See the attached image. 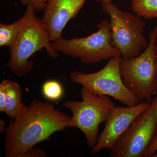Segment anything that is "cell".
Instances as JSON below:
<instances>
[{"mask_svg": "<svg viewBox=\"0 0 157 157\" xmlns=\"http://www.w3.org/2000/svg\"><path fill=\"white\" fill-rule=\"evenodd\" d=\"M71 117L52 104L36 100L24 104L9 123L5 142L6 157H21L29 149L70 128Z\"/></svg>", "mask_w": 157, "mask_h": 157, "instance_id": "obj_1", "label": "cell"}, {"mask_svg": "<svg viewBox=\"0 0 157 157\" xmlns=\"http://www.w3.org/2000/svg\"><path fill=\"white\" fill-rule=\"evenodd\" d=\"M28 13L26 22L14 45L9 48L10 58L8 67L17 76H25L33 67L29 59L37 52L45 48L49 56L56 58L58 53L53 50L48 31L36 16L33 8L26 7Z\"/></svg>", "mask_w": 157, "mask_h": 157, "instance_id": "obj_2", "label": "cell"}, {"mask_svg": "<svg viewBox=\"0 0 157 157\" xmlns=\"http://www.w3.org/2000/svg\"><path fill=\"white\" fill-rule=\"evenodd\" d=\"M148 45L144 52L136 57L122 58L120 66L124 84L140 101L151 103L157 93L156 35L153 30L149 35Z\"/></svg>", "mask_w": 157, "mask_h": 157, "instance_id": "obj_3", "label": "cell"}, {"mask_svg": "<svg viewBox=\"0 0 157 157\" xmlns=\"http://www.w3.org/2000/svg\"><path fill=\"white\" fill-rule=\"evenodd\" d=\"M110 22L104 20L98 25V30L83 38L64 39L51 42L53 50L57 53L79 59L86 65L98 63L121 56L120 52L111 44Z\"/></svg>", "mask_w": 157, "mask_h": 157, "instance_id": "obj_4", "label": "cell"}, {"mask_svg": "<svg viewBox=\"0 0 157 157\" xmlns=\"http://www.w3.org/2000/svg\"><path fill=\"white\" fill-rule=\"evenodd\" d=\"M103 12L110 17L111 44L123 59L140 55L148 45L144 35L146 23L136 14L121 10L112 2L101 4Z\"/></svg>", "mask_w": 157, "mask_h": 157, "instance_id": "obj_5", "label": "cell"}, {"mask_svg": "<svg viewBox=\"0 0 157 157\" xmlns=\"http://www.w3.org/2000/svg\"><path fill=\"white\" fill-rule=\"evenodd\" d=\"M81 101H65L63 107L72 113L70 128L76 127L85 136L88 145L92 148L98 140L99 126L106 122L115 107L109 97L96 94L85 88L81 91Z\"/></svg>", "mask_w": 157, "mask_h": 157, "instance_id": "obj_6", "label": "cell"}, {"mask_svg": "<svg viewBox=\"0 0 157 157\" xmlns=\"http://www.w3.org/2000/svg\"><path fill=\"white\" fill-rule=\"evenodd\" d=\"M121 59V56L113 57L104 68L95 73L73 71L70 74V79L96 94L112 97L127 107L135 106L140 101L124 84L120 70Z\"/></svg>", "mask_w": 157, "mask_h": 157, "instance_id": "obj_7", "label": "cell"}, {"mask_svg": "<svg viewBox=\"0 0 157 157\" xmlns=\"http://www.w3.org/2000/svg\"><path fill=\"white\" fill-rule=\"evenodd\" d=\"M157 135V96L110 149L112 157H144Z\"/></svg>", "mask_w": 157, "mask_h": 157, "instance_id": "obj_8", "label": "cell"}, {"mask_svg": "<svg viewBox=\"0 0 157 157\" xmlns=\"http://www.w3.org/2000/svg\"><path fill=\"white\" fill-rule=\"evenodd\" d=\"M150 105L151 103L147 102L132 107L115 106L105 122V128L97 143L92 148V153H98L105 149H111L133 121Z\"/></svg>", "mask_w": 157, "mask_h": 157, "instance_id": "obj_9", "label": "cell"}, {"mask_svg": "<svg viewBox=\"0 0 157 157\" xmlns=\"http://www.w3.org/2000/svg\"><path fill=\"white\" fill-rule=\"evenodd\" d=\"M88 0H45L42 20L51 42L62 37V32L70 20L77 16Z\"/></svg>", "mask_w": 157, "mask_h": 157, "instance_id": "obj_10", "label": "cell"}, {"mask_svg": "<svg viewBox=\"0 0 157 157\" xmlns=\"http://www.w3.org/2000/svg\"><path fill=\"white\" fill-rule=\"evenodd\" d=\"M2 82L6 92L5 113L9 117L14 118L19 113L24 104L21 101V89L16 82L5 79L2 80Z\"/></svg>", "mask_w": 157, "mask_h": 157, "instance_id": "obj_11", "label": "cell"}, {"mask_svg": "<svg viewBox=\"0 0 157 157\" xmlns=\"http://www.w3.org/2000/svg\"><path fill=\"white\" fill-rule=\"evenodd\" d=\"M28 13L26 9L22 17L10 24H0V46L12 47L24 26Z\"/></svg>", "mask_w": 157, "mask_h": 157, "instance_id": "obj_12", "label": "cell"}, {"mask_svg": "<svg viewBox=\"0 0 157 157\" xmlns=\"http://www.w3.org/2000/svg\"><path fill=\"white\" fill-rule=\"evenodd\" d=\"M132 10L145 19L157 18V0H130Z\"/></svg>", "mask_w": 157, "mask_h": 157, "instance_id": "obj_13", "label": "cell"}, {"mask_svg": "<svg viewBox=\"0 0 157 157\" xmlns=\"http://www.w3.org/2000/svg\"><path fill=\"white\" fill-rule=\"evenodd\" d=\"M42 91L44 97L50 101H57L63 94L61 84L56 80L45 82L42 86Z\"/></svg>", "mask_w": 157, "mask_h": 157, "instance_id": "obj_14", "label": "cell"}, {"mask_svg": "<svg viewBox=\"0 0 157 157\" xmlns=\"http://www.w3.org/2000/svg\"><path fill=\"white\" fill-rule=\"evenodd\" d=\"M23 6L33 8L35 11L43 10L45 6V0H19Z\"/></svg>", "mask_w": 157, "mask_h": 157, "instance_id": "obj_15", "label": "cell"}, {"mask_svg": "<svg viewBox=\"0 0 157 157\" xmlns=\"http://www.w3.org/2000/svg\"><path fill=\"white\" fill-rule=\"evenodd\" d=\"M47 154L44 151L39 148L31 147L26 151L21 157H46Z\"/></svg>", "mask_w": 157, "mask_h": 157, "instance_id": "obj_16", "label": "cell"}, {"mask_svg": "<svg viewBox=\"0 0 157 157\" xmlns=\"http://www.w3.org/2000/svg\"><path fill=\"white\" fill-rule=\"evenodd\" d=\"M6 92L2 81L0 83V111L5 112L6 108Z\"/></svg>", "mask_w": 157, "mask_h": 157, "instance_id": "obj_17", "label": "cell"}, {"mask_svg": "<svg viewBox=\"0 0 157 157\" xmlns=\"http://www.w3.org/2000/svg\"><path fill=\"white\" fill-rule=\"evenodd\" d=\"M157 151V135L150 147H149L144 157H151Z\"/></svg>", "mask_w": 157, "mask_h": 157, "instance_id": "obj_18", "label": "cell"}, {"mask_svg": "<svg viewBox=\"0 0 157 157\" xmlns=\"http://www.w3.org/2000/svg\"><path fill=\"white\" fill-rule=\"evenodd\" d=\"M5 122L4 121H0V131L1 133H3L5 130Z\"/></svg>", "mask_w": 157, "mask_h": 157, "instance_id": "obj_19", "label": "cell"}, {"mask_svg": "<svg viewBox=\"0 0 157 157\" xmlns=\"http://www.w3.org/2000/svg\"><path fill=\"white\" fill-rule=\"evenodd\" d=\"M153 30L155 31V32L156 35V42L155 44V50L156 52V53H157V26L155 27L154 29H153ZM156 96H157V93L156 95Z\"/></svg>", "mask_w": 157, "mask_h": 157, "instance_id": "obj_20", "label": "cell"}, {"mask_svg": "<svg viewBox=\"0 0 157 157\" xmlns=\"http://www.w3.org/2000/svg\"><path fill=\"white\" fill-rule=\"evenodd\" d=\"M112 0H101L102 3L112 2Z\"/></svg>", "mask_w": 157, "mask_h": 157, "instance_id": "obj_21", "label": "cell"}, {"mask_svg": "<svg viewBox=\"0 0 157 157\" xmlns=\"http://www.w3.org/2000/svg\"><path fill=\"white\" fill-rule=\"evenodd\" d=\"M151 157H157V153H155V154H154L151 156Z\"/></svg>", "mask_w": 157, "mask_h": 157, "instance_id": "obj_22", "label": "cell"}]
</instances>
